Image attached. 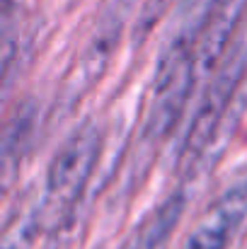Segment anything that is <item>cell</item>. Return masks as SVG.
<instances>
[{"label": "cell", "mask_w": 247, "mask_h": 249, "mask_svg": "<svg viewBox=\"0 0 247 249\" xmlns=\"http://www.w3.org/2000/svg\"><path fill=\"white\" fill-rule=\"evenodd\" d=\"M102 150V136L95 121L80 124L58 148L46 169L39 201V220L44 228H58L82 196Z\"/></svg>", "instance_id": "1"}, {"label": "cell", "mask_w": 247, "mask_h": 249, "mask_svg": "<svg viewBox=\"0 0 247 249\" xmlns=\"http://www.w3.org/2000/svg\"><path fill=\"white\" fill-rule=\"evenodd\" d=\"M196 39L199 34L179 29L165 46L146 104L143 136L148 141H160L165 133H170L191 97L194 83L199 78Z\"/></svg>", "instance_id": "2"}, {"label": "cell", "mask_w": 247, "mask_h": 249, "mask_svg": "<svg viewBox=\"0 0 247 249\" xmlns=\"http://www.w3.org/2000/svg\"><path fill=\"white\" fill-rule=\"evenodd\" d=\"M247 220V177L228 186L196 220L182 249H226Z\"/></svg>", "instance_id": "3"}, {"label": "cell", "mask_w": 247, "mask_h": 249, "mask_svg": "<svg viewBox=\"0 0 247 249\" xmlns=\"http://www.w3.org/2000/svg\"><path fill=\"white\" fill-rule=\"evenodd\" d=\"M184 206H187L184 194L172 191L163 203H158L136 225V230L131 232V237L124 242L121 249H163L184 213Z\"/></svg>", "instance_id": "4"}]
</instances>
